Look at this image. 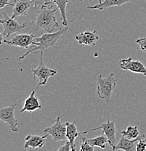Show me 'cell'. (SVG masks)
<instances>
[{
  "mask_svg": "<svg viewBox=\"0 0 146 151\" xmlns=\"http://www.w3.org/2000/svg\"><path fill=\"white\" fill-rule=\"evenodd\" d=\"M3 15H4V18L1 19L0 22L3 26V29H4L3 32L1 33L4 37L7 38L10 37L12 34L20 32L22 30L27 27L28 24L26 23L20 24L15 20V18L9 17L5 12H3Z\"/></svg>",
  "mask_w": 146,
  "mask_h": 151,
  "instance_id": "cell-6",
  "label": "cell"
},
{
  "mask_svg": "<svg viewBox=\"0 0 146 151\" xmlns=\"http://www.w3.org/2000/svg\"><path fill=\"white\" fill-rule=\"evenodd\" d=\"M85 1V0H80V1H81V2H83V1Z\"/></svg>",
  "mask_w": 146,
  "mask_h": 151,
  "instance_id": "cell-27",
  "label": "cell"
},
{
  "mask_svg": "<svg viewBox=\"0 0 146 151\" xmlns=\"http://www.w3.org/2000/svg\"><path fill=\"white\" fill-rule=\"evenodd\" d=\"M146 136L144 134H141L139 135L138 137L135 138V139H127L125 137L122 136L120 138L119 142L117 143L115 145L114 148L113 150H123L125 151H134L136 150L137 144L138 141L140 139H142V138H145Z\"/></svg>",
  "mask_w": 146,
  "mask_h": 151,
  "instance_id": "cell-12",
  "label": "cell"
},
{
  "mask_svg": "<svg viewBox=\"0 0 146 151\" xmlns=\"http://www.w3.org/2000/svg\"><path fill=\"white\" fill-rule=\"evenodd\" d=\"M58 151H69L71 150V147H70V144L69 142V141H67L65 142V144L64 145L60 146L58 149Z\"/></svg>",
  "mask_w": 146,
  "mask_h": 151,
  "instance_id": "cell-24",
  "label": "cell"
},
{
  "mask_svg": "<svg viewBox=\"0 0 146 151\" xmlns=\"http://www.w3.org/2000/svg\"><path fill=\"white\" fill-rule=\"evenodd\" d=\"M58 7L53 9L52 5H42L41 8L36 12V21L32 28L33 32L43 30L47 33H53L56 28H59L55 12Z\"/></svg>",
  "mask_w": 146,
  "mask_h": 151,
  "instance_id": "cell-1",
  "label": "cell"
},
{
  "mask_svg": "<svg viewBox=\"0 0 146 151\" xmlns=\"http://www.w3.org/2000/svg\"><path fill=\"white\" fill-rule=\"evenodd\" d=\"M75 39L80 45L95 47L100 37L96 34V31L94 30L93 31H85L82 33H80L75 37Z\"/></svg>",
  "mask_w": 146,
  "mask_h": 151,
  "instance_id": "cell-13",
  "label": "cell"
},
{
  "mask_svg": "<svg viewBox=\"0 0 146 151\" xmlns=\"http://www.w3.org/2000/svg\"><path fill=\"white\" fill-rule=\"evenodd\" d=\"M42 105L39 103V98L36 94V91L34 90L31 92V94L25 100L23 108L20 110V113H23L25 111L34 112L37 110L42 109Z\"/></svg>",
  "mask_w": 146,
  "mask_h": 151,
  "instance_id": "cell-15",
  "label": "cell"
},
{
  "mask_svg": "<svg viewBox=\"0 0 146 151\" xmlns=\"http://www.w3.org/2000/svg\"><path fill=\"white\" fill-rule=\"evenodd\" d=\"M121 133H122V136L130 139H135L140 135V132L137 127H133V126H128L126 130L122 131Z\"/></svg>",
  "mask_w": 146,
  "mask_h": 151,
  "instance_id": "cell-20",
  "label": "cell"
},
{
  "mask_svg": "<svg viewBox=\"0 0 146 151\" xmlns=\"http://www.w3.org/2000/svg\"><path fill=\"white\" fill-rule=\"evenodd\" d=\"M102 130L103 134H105L107 138L109 140V144L112 147V149L114 148L115 145H117V139H116V134H117V129H116V123L114 121L111 122L109 119H108L107 122L103 123L100 124L99 127H95V128L89 129L85 130L80 133L81 134H89L92 132L97 131V130Z\"/></svg>",
  "mask_w": 146,
  "mask_h": 151,
  "instance_id": "cell-5",
  "label": "cell"
},
{
  "mask_svg": "<svg viewBox=\"0 0 146 151\" xmlns=\"http://www.w3.org/2000/svg\"><path fill=\"white\" fill-rule=\"evenodd\" d=\"M95 150V147L90 145L84 137L81 138V145H80V151H93Z\"/></svg>",
  "mask_w": 146,
  "mask_h": 151,
  "instance_id": "cell-21",
  "label": "cell"
},
{
  "mask_svg": "<svg viewBox=\"0 0 146 151\" xmlns=\"http://www.w3.org/2000/svg\"><path fill=\"white\" fill-rule=\"evenodd\" d=\"M36 37L34 34H16L12 38L11 40H4V43L7 44L9 45L15 47H23V48L28 49L31 46L34 41V38Z\"/></svg>",
  "mask_w": 146,
  "mask_h": 151,
  "instance_id": "cell-11",
  "label": "cell"
},
{
  "mask_svg": "<svg viewBox=\"0 0 146 151\" xmlns=\"http://www.w3.org/2000/svg\"><path fill=\"white\" fill-rule=\"evenodd\" d=\"M103 2V1L102 0H99V3H102Z\"/></svg>",
  "mask_w": 146,
  "mask_h": 151,
  "instance_id": "cell-26",
  "label": "cell"
},
{
  "mask_svg": "<svg viewBox=\"0 0 146 151\" xmlns=\"http://www.w3.org/2000/svg\"><path fill=\"white\" fill-rule=\"evenodd\" d=\"M146 150V137L142 138L138 141L137 144L136 151H144Z\"/></svg>",
  "mask_w": 146,
  "mask_h": 151,
  "instance_id": "cell-22",
  "label": "cell"
},
{
  "mask_svg": "<svg viewBox=\"0 0 146 151\" xmlns=\"http://www.w3.org/2000/svg\"><path fill=\"white\" fill-rule=\"evenodd\" d=\"M47 137L48 134H45L43 136L29 134L25 138L26 142H25L24 148H41L45 145Z\"/></svg>",
  "mask_w": 146,
  "mask_h": 151,
  "instance_id": "cell-14",
  "label": "cell"
},
{
  "mask_svg": "<svg viewBox=\"0 0 146 151\" xmlns=\"http://www.w3.org/2000/svg\"><path fill=\"white\" fill-rule=\"evenodd\" d=\"M17 105L18 104L14 103L10 105V106L1 108L0 109V119L2 122L9 124L10 128L13 132H19L18 128V120L15 119V108H17Z\"/></svg>",
  "mask_w": 146,
  "mask_h": 151,
  "instance_id": "cell-8",
  "label": "cell"
},
{
  "mask_svg": "<svg viewBox=\"0 0 146 151\" xmlns=\"http://www.w3.org/2000/svg\"><path fill=\"white\" fill-rule=\"evenodd\" d=\"M13 9H12V18H16L20 16H26L31 7H34L38 3L36 0H14Z\"/></svg>",
  "mask_w": 146,
  "mask_h": 151,
  "instance_id": "cell-9",
  "label": "cell"
},
{
  "mask_svg": "<svg viewBox=\"0 0 146 151\" xmlns=\"http://www.w3.org/2000/svg\"><path fill=\"white\" fill-rule=\"evenodd\" d=\"M9 1H10V0H0V8H3V7H4L7 5L13 7L14 4H11V3L9 2Z\"/></svg>",
  "mask_w": 146,
  "mask_h": 151,
  "instance_id": "cell-25",
  "label": "cell"
},
{
  "mask_svg": "<svg viewBox=\"0 0 146 151\" xmlns=\"http://www.w3.org/2000/svg\"><path fill=\"white\" fill-rule=\"evenodd\" d=\"M67 31H68V26H65V28H60L59 31H56V32L46 33V34H42L40 37H36L34 38V41L32 45H31V47H33L32 48L30 49L23 55L20 56L17 60L21 64L22 60L24 59L26 56H28L31 53L37 51L44 52L47 49L55 46L60 38L62 36L65 35L67 34Z\"/></svg>",
  "mask_w": 146,
  "mask_h": 151,
  "instance_id": "cell-2",
  "label": "cell"
},
{
  "mask_svg": "<svg viewBox=\"0 0 146 151\" xmlns=\"http://www.w3.org/2000/svg\"><path fill=\"white\" fill-rule=\"evenodd\" d=\"M119 67L122 70L146 76V68L144 64L139 60H134L132 58L121 59L119 60Z\"/></svg>",
  "mask_w": 146,
  "mask_h": 151,
  "instance_id": "cell-10",
  "label": "cell"
},
{
  "mask_svg": "<svg viewBox=\"0 0 146 151\" xmlns=\"http://www.w3.org/2000/svg\"><path fill=\"white\" fill-rule=\"evenodd\" d=\"M133 0H104L102 3H99L98 4H95L94 6H88V9H99L102 11L104 9L109 8L111 7H115V6L124 5V4H127L129 2H131Z\"/></svg>",
  "mask_w": 146,
  "mask_h": 151,
  "instance_id": "cell-17",
  "label": "cell"
},
{
  "mask_svg": "<svg viewBox=\"0 0 146 151\" xmlns=\"http://www.w3.org/2000/svg\"><path fill=\"white\" fill-rule=\"evenodd\" d=\"M69 2V0H45V2L42 4V5H52L56 4L59 8L60 12L61 17H62V23L64 26H68V21L66 16V7L67 4Z\"/></svg>",
  "mask_w": 146,
  "mask_h": 151,
  "instance_id": "cell-16",
  "label": "cell"
},
{
  "mask_svg": "<svg viewBox=\"0 0 146 151\" xmlns=\"http://www.w3.org/2000/svg\"><path fill=\"white\" fill-rule=\"evenodd\" d=\"M136 43L140 45L142 51L146 52V37L140 38V39H137Z\"/></svg>",
  "mask_w": 146,
  "mask_h": 151,
  "instance_id": "cell-23",
  "label": "cell"
},
{
  "mask_svg": "<svg viewBox=\"0 0 146 151\" xmlns=\"http://www.w3.org/2000/svg\"><path fill=\"white\" fill-rule=\"evenodd\" d=\"M84 138L90 145L95 147H100L102 149L106 148V144L109 143V140L106 135H100L94 138Z\"/></svg>",
  "mask_w": 146,
  "mask_h": 151,
  "instance_id": "cell-19",
  "label": "cell"
},
{
  "mask_svg": "<svg viewBox=\"0 0 146 151\" xmlns=\"http://www.w3.org/2000/svg\"><path fill=\"white\" fill-rule=\"evenodd\" d=\"M66 124V135L68 138V141H69L70 144L72 151H76V147L75 145V139L77 137L80 133L78 132L77 127H76V122H65Z\"/></svg>",
  "mask_w": 146,
  "mask_h": 151,
  "instance_id": "cell-18",
  "label": "cell"
},
{
  "mask_svg": "<svg viewBox=\"0 0 146 151\" xmlns=\"http://www.w3.org/2000/svg\"><path fill=\"white\" fill-rule=\"evenodd\" d=\"M44 133L48 134L53 137L54 141H64L68 139L66 135V124H63L60 121V116H58L55 123L50 127L44 129Z\"/></svg>",
  "mask_w": 146,
  "mask_h": 151,
  "instance_id": "cell-7",
  "label": "cell"
},
{
  "mask_svg": "<svg viewBox=\"0 0 146 151\" xmlns=\"http://www.w3.org/2000/svg\"><path fill=\"white\" fill-rule=\"evenodd\" d=\"M43 53L44 52H41L40 62H39V65L36 68L32 69L33 74H34V80L35 79V78H38L39 79V84L37 86V89H39L40 86L47 85L49 78L55 76L57 74V70L47 67L45 64L44 63Z\"/></svg>",
  "mask_w": 146,
  "mask_h": 151,
  "instance_id": "cell-4",
  "label": "cell"
},
{
  "mask_svg": "<svg viewBox=\"0 0 146 151\" xmlns=\"http://www.w3.org/2000/svg\"><path fill=\"white\" fill-rule=\"evenodd\" d=\"M117 76L113 73L106 78L100 74L97 76V93L100 99L107 103L111 100L113 92L117 87Z\"/></svg>",
  "mask_w": 146,
  "mask_h": 151,
  "instance_id": "cell-3",
  "label": "cell"
}]
</instances>
